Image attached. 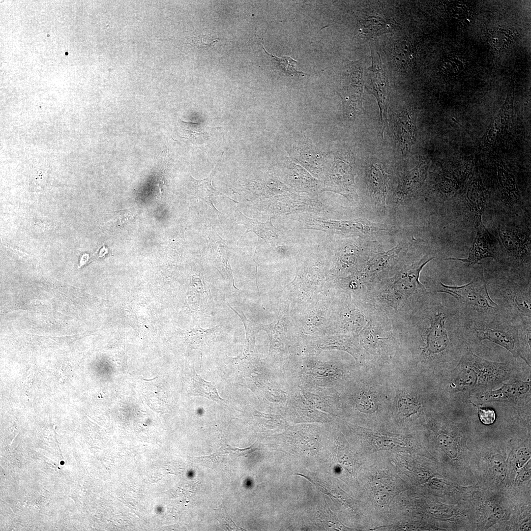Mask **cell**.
<instances>
[{"label":"cell","instance_id":"22","mask_svg":"<svg viewBox=\"0 0 531 531\" xmlns=\"http://www.w3.org/2000/svg\"><path fill=\"white\" fill-rule=\"evenodd\" d=\"M217 259L218 260L217 262L219 263L218 266L220 268V271L223 272L224 275L232 283V285L235 288L239 290L235 285V281L229 263V255L227 249L220 247V250L218 251Z\"/></svg>","mask_w":531,"mask_h":531},{"label":"cell","instance_id":"11","mask_svg":"<svg viewBox=\"0 0 531 531\" xmlns=\"http://www.w3.org/2000/svg\"><path fill=\"white\" fill-rule=\"evenodd\" d=\"M235 212L237 220L243 224L246 229L243 235L249 232H253L259 238L263 239L266 242L272 238L278 239L275 228L273 226L270 218L266 223H262L246 217L236 206Z\"/></svg>","mask_w":531,"mask_h":531},{"label":"cell","instance_id":"4","mask_svg":"<svg viewBox=\"0 0 531 531\" xmlns=\"http://www.w3.org/2000/svg\"><path fill=\"white\" fill-rule=\"evenodd\" d=\"M531 387V382L511 378L497 389H490L471 395L472 403L481 405L497 402L516 404L530 395Z\"/></svg>","mask_w":531,"mask_h":531},{"label":"cell","instance_id":"20","mask_svg":"<svg viewBox=\"0 0 531 531\" xmlns=\"http://www.w3.org/2000/svg\"><path fill=\"white\" fill-rule=\"evenodd\" d=\"M258 43L265 51L266 54L271 57V58L279 64L280 66L283 69L284 73L288 75H290L292 77H294L296 75L303 77L306 75L304 72L298 71L295 69L296 64L297 62V61L289 56H283L280 58L272 54H270L266 51L265 47L260 42H259Z\"/></svg>","mask_w":531,"mask_h":531},{"label":"cell","instance_id":"21","mask_svg":"<svg viewBox=\"0 0 531 531\" xmlns=\"http://www.w3.org/2000/svg\"><path fill=\"white\" fill-rule=\"evenodd\" d=\"M391 23L380 17H370L365 21V30L370 36L386 32L390 30Z\"/></svg>","mask_w":531,"mask_h":531},{"label":"cell","instance_id":"5","mask_svg":"<svg viewBox=\"0 0 531 531\" xmlns=\"http://www.w3.org/2000/svg\"><path fill=\"white\" fill-rule=\"evenodd\" d=\"M447 316L437 312L431 317L430 326L427 329L424 347L422 353L428 356L442 354L450 351L451 343L445 328Z\"/></svg>","mask_w":531,"mask_h":531},{"label":"cell","instance_id":"18","mask_svg":"<svg viewBox=\"0 0 531 531\" xmlns=\"http://www.w3.org/2000/svg\"><path fill=\"white\" fill-rule=\"evenodd\" d=\"M180 120L188 138L193 143L203 144L209 139L208 133L200 124Z\"/></svg>","mask_w":531,"mask_h":531},{"label":"cell","instance_id":"17","mask_svg":"<svg viewBox=\"0 0 531 531\" xmlns=\"http://www.w3.org/2000/svg\"><path fill=\"white\" fill-rule=\"evenodd\" d=\"M420 178L421 174L417 167L407 172L398 187V198L402 199L413 192L419 185Z\"/></svg>","mask_w":531,"mask_h":531},{"label":"cell","instance_id":"29","mask_svg":"<svg viewBox=\"0 0 531 531\" xmlns=\"http://www.w3.org/2000/svg\"><path fill=\"white\" fill-rule=\"evenodd\" d=\"M530 456V453L526 448H522L519 450L517 456V465L519 467L522 466L528 460Z\"/></svg>","mask_w":531,"mask_h":531},{"label":"cell","instance_id":"9","mask_svg":"<svg viewBox=\"0 0 531 531\" xmlns=\"http://www.w3.org/2000/svg\"><path fill=\"white\" fill-rule=\"evenodd\" d=\"M396 135L398 147L402 154L409 152L414 137V123L411 114H400L395 122Z\"/></svg>","mask_w":531,"mask_h":531},{"label":"cell","instance_id":"7","mask_svg":"<svg viewBox=\"0 0 531 531\" xmlns=\"http://www.w3.org/2000/svg\"><path fill=\"white\" fill-rule=\"evenodd\" d=\"M370 73V92L376 98L380 110V133H384L388 125L387 107L389 96L387 78L380 64L373 60Z\"/></svg>","mask_w":531,"mask_h":531},{"label":"cell","instance_id":"23","mask_svg":"<svg viewBox=\"0 0 531 531\" xmlns=\"http://www.w3.org/2000/svg\"><path fill=\"white\" fill-rule=\"evenodd\" d=\"M216 518L218 521L220 526L225 530H243L242 528L237 527L231 519L228 514L225 507L220 506L216 509H214Z\"/></svg>","mask_w":531,"mask_h":531},{"label":"cell","instance_id":"1","mask_svg":"<svg viewBox=\"0 0 531 531\" xmlns=\"http://www.w3.org/2000/svg\"><path fill=\"white\" fill-rule=\"evenodd\" d=\"M509 364L486 360L471 349L465 352L450 372L448 388L453 394H469L492 389L513 377Z\"/></svg>","mask_w":531,"mask_h":531},{"label":"cell","instance_id":"3","mask_svg":"<svg viewBox=\"0 0 531 531\" xmlns=\"http://www.w3.org/2000/svg\"><path fill=\"white\" fill-rule=\"evenodd\" d=\"M474 338L478 342L488 340L509 351L516 358L522 359L529 366L522 348L518 328L506 324H484L473 328Z\"/></svg>","mask_w":531,"mask_h":531},{"label":"cell","instance_id":"2","mask_svg":"<svg viewBox=\"0 0 531 531\" xmlns=\"http://www.w3.org/2000/svg\"><path fill=\"white\" fill-rule=\"evenodd\" d=\"M440 285L441 289L437 292L448 294L478 311L494 309L498 306L489 295L482 274L475 276L469 283L462 286H448L442 282Z\"/></svg>","mask_w":531,"mask_h":531},{"label":"cell","instance_id":"25","mask_svg":"<svg viewBox=\"0 0 531 531\" xmlns=\"http://www.w3.org/2000/svg\"><path fill=\"white\" fill-rule=\"evenodd\" d=\"M478 410V415L481 422L485 425L493 424L496 419V413L494 410L489 407H481L473 404Z\"/></svg>","mask_w":531,"mask_h":531},{"label":"cell","instance_id":"8","mask_svg":"<svg viewBox=\"0 0 531 531\" xmlns=\"http://www.w3.org/2000/svg\"><path fill=\"white\" fill-rule=\"evenodd\" d=\"M477 233L466 258H450L445 260H457L469 265L478 263L481 260L496 258V251L493 236L483 225L477 228Z\"/></svg>","mask_w":531,"mask_h":531},{"label":"cell","instance_id":"26","mask_svg":"<svg viewBox=\"0 0 531 531\" xmlns=\"http://www.w3.org/2000/svg\"><path fill=\"white\" fill-rule=\"evenodd\" d=\"M253 445L254 444L248 448L240 449L236 447L234 448L230 445L226 444L222 445L219 450L223 453L230 454L232 455L239 457L249 454L255 451L256 448H254Z\"/></svg>","mask_w":531,"mask_h":531},{"label":"cell","instance_id":"12","mask_svg":"<svg viewBox=\"0 0 531 531\" xmlns=\"http://www.w3.org/2000/svg\"><path fill=\"white\" fill-rule=\"evenodd\" d=\"M465 204L474 226L477 229L483 225L482 216L486 203L482 190L478 185H473L467 194Z\"/></svg>","mask_w":531,"mask_h":531},{"label":"cell","instance_id":"14","mask_svg":"<svg viewBox=\"0 0 531 531\" xmlns=\"http://www.w3.org/2000/svg\"><path fill=\"white\" fill-rule=\"evenodd\" d=\"M370 186L375 195L385 201L387 187V176L382 166L378 163L370 165L368 169Z\"/></svg>","mask_w":531,"mask_h":531},{"label":"cell","instance_id":"6","mask_svg":"<svg viewBox=\"0 0 531 531\" xmlns=\"http://www.w3.org/2000/svg\"><path fill=\"white\" fill-rule=\"evenodd\" d=\"M498 235L502 246L510 256L519 261L529 259L531 238L528 233L516 228L500 225Z\"/></svg>","mask_w":531,"mask_h":531},{"label":"cell","instance_id":"24","mask_svg":"<svg viewBox=\"0 0 531 531\" xmlns=\"http://www.w3.org/2000/svg\"><path fill=\"white\" fill-rule=\"evenodd\" d=\"M438 441L442 448L450 456L455 457L457 454V446L453 438L447 434H441L438 437Z\"/></svg>","mask_w":531,"mask_h":531},{"label":"cell","instance_id":"27","mask_svg":"<svg viewBox=\"0 0 531 531\" xmlns=\"http://www.w3.org/2000/svg\"><path fill=\"white\" fill-rule=\"evenodd\" d=\"M359 402V404L363 406L362 407L364 409L369 411L375 409V403H374V400L372 398L371 395H369L367 393L363 394V395L360 397V399Z\"/></svg>","mask_w":531,"mask_h":531},{"label":"cell","instance_id":"19","mask_svg":"<svg viewBox=\"0 0 531 531\" xmlns=\"http://www.w3.org/2000/svg\"><path fill=\"white\" fill-rule=\"evenodd\" d=\"M398 407L401 413L407 417L419 411L421 408V402L417 396L407 395L400 398Z\"/></svg>","mask_w":531,"mask_h":531},{"label":"cell","instance_id":"10","mask_svg":"<svg viewBox=\"0 0 531 531\" xmlns=\"http://www.w3.org/2000/svg\"><path fill=\"white\" fill-rule=\"evenodd\" d=\"M213 170L214 169L208 177L204 179L198 180L194 179L192 177H190V191L194 196L202 199L209 205L216 213L220 219L219 215L220 212L217 210L213 205V198L214 197L222 195L235 203H237V202L226 196L213 187L211 182L214 175Z\"/></svg>","mask_w":531,"mask_h":531},{"label":"cell","instance_id":"28","mask_svg":"<svg viewBox=\"0 0 531 531\" xmlns=\"http://www.w3.org/2000/svg\"><path fill=\"white\" fill-rule=\"evenodd\" d=\"M116 219L119 222V224H123L129 222L133 218V213L129 210L120 211L117 213Z\"/></svg>","mask_w":531,"mask_h":531},{"label":"cell","instance_id":"16","mask_svg":"<svg viewBox=\"0 0 531 531\" xmlns=\"http://www.w3.org/2000/svg\"><path fill=\"white\" fill-rule=\"evenodd\" d=\"M193 375L191 380V394L203 396L218 403L224 401V399L219 395L214 384L202 378L195 373L194 370Z\"/></svg>","mask_w":531,"mask_h":531},{"label":"cell","instance_id":"13","mask_svg":"<svg viewBox=\"0 0 531 531\" xmlns=\"http://www.w3.org/2000/svg\"><path fill=\"white\" fill-rule=\"evenodd\" d=\"M434 258L429 259L416 268L409 269L402 272L394 282L393 286L405 295L412 294L417 286L425 288L419 281L420 273L423 267Z\"/></svg>","mask_w":531,"mask_h":531},{"label":"cell","instance_id":"15","mask_svg":"<svg viewBox=\"0 0 531 531\" xmlns=\"http://www.w3.org/2000/svg\"><path fill=\"white\" fill-rule=\"evenodd\" d=\"M336 225L338 229L343 231H353L370 235L388 229L385 225L376 223L366 219L337 222Z\"/></svg>","mask_w":531,"mask_h":531}]
</instances>
